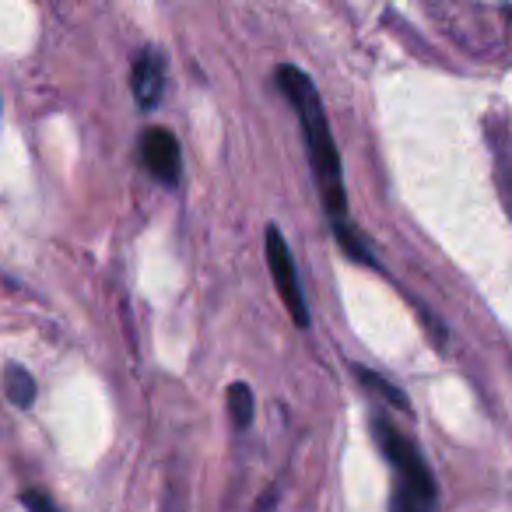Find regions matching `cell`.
<instances>
[{
	"mask_svg": "<svg viewBox=\"0 0 512 512\" xmlns=\"http://www.w3.org/2000/svg\"><path fill=\"white\" fill-rule=\"evenodd\" d=\"M281 92L292 99V106L299 109L302 137H306L309 165H313L316 186L323 193V207L330 211V218H344V179H341V155H337L334 134H330L327 113L323 102L316 95V85L309 81V74L295 71V67H281L278 71Z\"/></svg>",
	"mask_w": 512,
	"mask_h": 512,
	"instance_id": "6da1fadb",
	"label": "cell"
},
{
	"mask_svg": "<svg viewBox=\"0 0 512 512\" xmlns=\"http://www.w3.org/2000/svg\"><path fill=\"white\" fill-rule=\"evenodd\" d=\"M358 379H365V383H369V386H376V390L383 393L386 400H393V404H397V407H407V400L400 397V390H393V386H390V383H383V379H379V376H372V372L358 369Z\"/></svg>",
	"mask_w": 512,
	"mask_h": 512,
	"instance_id": "ba28073f",
	"label": "cell"
},
{
	"mask_svg": "<svg viewBox=\"0 0 512 512\" xmlns=\"http://www.w3.org/2000/svg\"><path fill=\"white\" fill-rule=\"evenodd\" d=\"M4 393L15 407H32L36 400V379L25 372V365H8L4 369Z\"/></svg>",
	"mask_w": 512,
	"mask_h": 512,
	"instance_id": "8992f818",
	"label": "cell"
},
{
	"mask_svg": "<svg viewBox=\"0 0 512 512\" xmlns=\"http://www.w3.org/2000/svg\"><path fill=\"white\" fill-rule=\"evenodd\" d=\"M372 432H376V442L386 460H390V467L397 470V488H393L390 512H432L435 481H432L428 463L421 460V453L414 449V442L404 439L386 418L372 421Z\"/></svg>",
	"mask_w": 512,
	"mask_h": 512,
	"instance_id": "7a4b0ae2",
	"label": "cell"
},
{
	"mask_svg": "<svg viewBox=\"0 0 512 512\" xmlns=\"http://www.w3.org/2000/svg\"><path fill=\"white\" fill-rule=\"evenodd\" d=\"M22 505H25L29 512H60L57 505H53L50 498L43 495V491H25V495H22Z\"/></svg>",
	"mask_w": 512,
	"mask_h": 512,
	"instance_id": "9c48e42d",
	"label": "cell"
},
{
	"mask_svg": "<svg viewBox=\"0 0 512 512\" xmlns=\"http://www.w3.org/2000/svg\"><path fill=\"white\" fill-rule=\"evenodd\" d=\"M505 15H509V18H512V8H505Z\"/></svg>",
	"mask_w": 512,
	"mask_h": 512,
	"instance_id": "30bf717a",
	"label": "cell"
},
{
	"mask_svg": "<svg viewBox=\"0 0 512 512\" xmlns=\"http://www.w3.org/2000/svg\"><path fill=\"white\" fill-rule=\"evenodd\" d=\"M267 267H271L274 288H278L285 309L292 313L295 327H309V313H306V299H302V288H299V274H295V260H292V253H288V242H285V235L278 232V225L267 228Z\"/></svg>",
	"mask_w": 512,
	"mask_h": 512,
	"instance_id": "3957f363",
	"label": "cell"
},
{
	"mask_svg": "<svg viewBox=\"0 0 512 512\" xmlns=\"http://www.w3.org/2000/svg\"><path fill=\"white\" fill-rule=\"evenodd\" d=\"M228 414H232L235 428H246L253 421V390L246 383H235L228 390Z\"/></svg>",
	"mask_w": 512,
	"mask_h": 512,
	"instance_id": "52a82bcc",
	"label": "cell"
},
{
	"mask_svg": "<svg viewBox=\"0 0 512 512\" xmlns=\"http://www.w3.org/2000/svg\"><path fill=\"white\" fill-rule=\"evenodd\" d=\"M134 99L141 102L144 109L158 106L165 88V60L158 57L155 50H144L141 57L134 60Z\"/></svg>",
	"mask_w": 512,
	"mask_h": 512,
	"instance_id": "5b68a950",
	"label": "cell"
},
{
	"mask_svg": "<svg viewBox=\"0 0 512 512\" xmlns=\"http://www.w3.org/2000/svg\"><path fill=\"white\" fill-rule=\"evenodd\" d=\"M141 158H144V165H148V172L158 179V183H176V179H179L183 155H179V141L165 127L144 130Z\"/></svg>",
	"mask_w": 512,
	"mask_h": 512,
	"instance_id": "277c9868",
	"label": "cell"
}]
</instances>
